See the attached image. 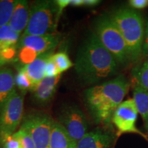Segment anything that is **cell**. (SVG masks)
I'll list each match as a JSON object with an SVG mask.
<instances>
[{
    "label": "cell",
    "instance_id": "cell-12",
    "mask_svg": "<svg viewBox=\"0 0 148 148\" xmlns=\"http://www.w3.org/2000/svg\"><path fill=\"white\" fill-rule=\"evenodd\" d=\"M61 75L56 77H45L32 90L33 99L37 104L46 106L51 102L54 97Z\"/></svg>",
    "mask_w": 148,
    "mask_h": 148
},
{
    "label": "cell",
    "instance_id": "cell-21",
    "mask_svg": "<svg viewBox=\"0 0 148 148\" xmlns=\"http://www.w3.org/2000/svg\"><path fill=\"white\" fill-rule=\"evenodd\" d=\"M51 59L56 65L59 73L60 74L67 71L74 65L71 59L69 58V56L64 51H60V52L53 53L51 56Z\"/></svg>",
    "mask_w": 148,
    "mask_h": 148
},
{
    "label": "cell",
    "instance_id": "cell-5",
    "mask_svg": "<svg viewBox=\"0 0 148 148\" xmlns=\"http://www.w3.org/2000/svg\"><path fill=\"white\" fill-rule=\"evenodd\" d=\"M95 34L110 52L119 65L125 66L130 62L128 49L121 32L110 16L103 15L95 22Z\"/></svg>",
    "mask_w": 148,
    "mask_h": 148
},
{
    "label": "cell",
    "instance_id": "cell-22",
    "mask_svg": "<svg viewBox=\"0 0 148 148\" xmlns=\"http://www.w3.org/2000/svg\"><path fill=\"white\" fill-rule=\"evenodd\" d=\"M15 84L23 94H25V92L27 90H31L32 89V82L28 75L21 67L18 68L17 73L15 75Z\"/></svg>",
    "mask_w": 148,
    "mask_h": 148
},
{
    "label": "cell",
    "instance_id": "cell-6",
    "mask_svg": "<svg viewBox=\"0 0 148 148\" xmlns=\"http://www.w3.org/2000/svg\"><path fill=\"white\" fill-rule=\"evenodd\" d=\"M61 38L58 32L41 36H21L17 44L20 62L23 65L29 64L42 53L53 50Z\"/></svg>",
    "mask_w": 148,
    "mask_h": 148
},
{
    "label": "cell",
    "instance_id": "cell-19",
    "mask_svg": "<svg viewBox=\"0 0 148 148\" xmlns=\"http://www.w3.org/2000/svg\"><path fill=\"white\" fill-rule=\"evenodd\" d=\"M18 0H0V28L8 25Z\"/></svg>",
    "mask_w": 148,
    "mask_h": 148
},
{
    "label": "cell",
    "instance_id": "cell-26",
    "mask_svg": "<svg viewBox=\"0 0 148 148\" xmlns=\"http://www.w3.org/2000/svg\"><path fill=\"white\" fill-rule=\"evenodd\" d=\"M101 1L98 0H70V5L74 6L92 7L99 4Z\"/></svg>",
    "mask_w": 148,
    "mask_h": 148
},
{
    "label": "cell",
    "instance_id": "cell-27",
    "mask_svg": "<svg viewBox=\"0 0 148 148\" xmlns=\"http://www.w3.org/2000/svg\"><path fill=\"white\" fill-rule=\"evenodd\" d=\"M129 5L134 10H141L145 8L148 5V0H130Z\"/></svg>",
    "mask_w": 148,
    "mask_h": 148
},
{
    "label": "cell",
    "instance_id": "cell-15",
    "mask_svg": "<svg viewBox=\"0 0 148 148\" xmlns=\"http://www.w3.org/2000/svg\"><path fill=\"white\" fill-rule=\"evenodd\" d=\"M15 75L8 68L0 69V109L16 91Z\"/></svg>",
    "mask_w": 148,
    "mask_h": 148
},
{
    "label": "cell",
    "instance_id": "cell-1",
    "mask_svg": "<svg viewBox=\"0 0 148 148\" xmlns=\"http://www.w3.org/2000/svg\"><path fill=\"white\" fill-rule=\"evenodd\" d=\"M73 64L77 76L85 84H94L113 76L119 67L94 32L79 46Z\"/></svg>",
    "mask_w": 148,
    "mask_h": 148
},
{
    "label": "cell",
    "instance_id": "cell-29",
    "mask_svg": "<svg viewBox=\"0 0 148 148\" xmlns=\"http://www.w3.org/2000/svg\"><path fill=\"white\" fill-rule=\"evenodd\" d=\"M56 3L58 5L60 10L62 12L64 9L65 8L67 5H70V0H58V1H56Z\"/></svg>",
    "mask_w": 148,
    "mask_h": 148
},
{
    "label": "cell",
    "instance_id": "cell-11",
    "mask_svg": "<svg viewBox=\"0 0 148 148\" xmlns=\"http://www.w3.org/2000/svg\"><path fill=\"white\" fill-rule=\"evenodd\" d=\"M114 136L107 130L97 127L89 131L76 143L77 148H113Z\"/></svg>",
    "mask_w": 148,
    "mask_h": 148
},
{
    "label": "cell",
    "instance_id": "cell-17",
    "mask_svg": "<svg viewBox=\"0 0 148 148\" xmlns=\"http://www.w3.org/2000/svg\"><path fill=\"white\" fill-rule=\"evenodd\" d=\"M133 99L136 103L138 114L143 118L145 129L148 130V91L137 84L133 89Z\"/></svg>",
    "mask_w": 148,
    "mask_h": 148
},
{
    "label": "cell",
    "instance_id": "cell-20",
    "mask_svg": "<svg viewBox=\"0 0 148 148\" xmlns=\"http://www.w3.org/2000/svg\"><path fill=\"white\" fill-rule=\"evenodd\" d=\"M132 75L138 86L148 91V60L134 68Z\"/></svg>",
    "mask_w": 148,
    "mask_h": 148
},
{
    "label": "cell",
    "instance_id": "cell-30",
    "mask_svg": "<svg viewBox=\"0 0 148 148\" xmlns=\"http://www.w3.org/2000/svg\"><path fill=\"white\" fill-rule=\"evenodd\" d=\"M147 136H148V130H147Z\"/></svg>",
    "mask_w": 148,
    "mask_h": 148
},
{
    "label": "cell",
    "instance_id": "cell-23",
    "mask_svg": "<svg viewBox=\"0 0 148 148\" xmlns=\"http://www.w3.org/2000/svg\"><path fill=\"white\" fill-rule=\"evenodd\" d=\"M17 57V45L0 49V69L5 64L13 62Z\"/></svg>",
    "mask_w": 148,
    "mask_h": 148
},
{
    "label": "cell",
    "instance_id": "cell-14",
    "mask_svg": "<svg viewBox=\"0 0 148 148\" xmlns=\"http://www.w3.org/2000/svg\"><path fill=\"white\" fill-rule=\"evenodd\" d=\"M29 11L30 7L28 1L25 0H18L8 24L14 32L20 34L25 31L28 24Z\"/></svg>",
    "mask_w": 148,
    "mask_h": 148
},
{
    "label": "cell",
    "instance_id": "cell-25",
    "mask_svg": "<svg viewBox=\"0 0 148 148\" xmlns=\"http://www.w3.org/2000/svg\"><path fill=\"white\" fill-rule=\"evenodd\" d=\"M59 75H61V74L59 73V71L58 68H57L56 65L54 62H53L52 60H51L50 58L49 60H48L47 64H46L45 77H56Z\"/></svg>",
    "mask_w": 148,
    "mask_h": 148
},
{
    "label": "cell",
    "instance_id": "cell-28",
    "mask_svg": "<svg viewBox=\"0 0 148 148\" xmlns=\"http://www.w3.org/2000/svg\"><path fill=\"white\" fill-rule=\"evenodd\" d=\"M142 53L143 55L148 56V20L145 21V35H144L143 47H142Z\"/></svg>",
    "mask_w": 148,
    "mask_h": 148
},
{
    "label": "cell",
    "instance_id": "cell-8",
    "mask_svg": "<svg viewBox=\"0 0 148 148\" xmlns=\"http://www.w3.org/2000/svg\"><path fill=\"white\" fill-rule=\"evenodd\" d=\"M24 94L16 90L0 109V139L18 130L23 118Z\"/></svg>",
    "mask_w": 148,
    "mask_h": 148
},
{
    "label": "cell",
    "instance_id": "cell-3",
    "mask_svg": "<svg viewBox=\"0 0 148 148\" xmlns=\"http://www.w3.org/2000/svg\"><path fill=\"white\" fill-rule=\"evenodd\" d=\"M124 38L130 61L140 58L145 35V21L140 12L131 8H119L110 15Z\"/></svg>",
    "mask_w": 148,
    "mask_h": 148
},
{
    "label": "cell",
    "instance_id": "cell-2",
    "mask_svg": "<svg viewBox=\"0 0 148 148\" xmlns=\"http://www.w3.org/2000/svg\"><path fill=\"white\" fill-rule=\"evenodd\" d=\"M129 89L128 81L123 75H119L85 90L84 103L96 123L110 124L114 112L123 101Z\"/></svg>",
    "mask_w": 148,
    "mask_h": 148
},
{
    "label": "cell",
    "instance_id": "cell-13",
    "mask_svg": "<svg viewBox=\"0 0 148 148\" xmlns=\"http://www.w3.org/2000/svg\"><path fill=\"white\" fill-rule=\"evenodd\" d=\"M53 50L47 51L41 54L38 58H36L31 63L25 64L22 66L21 68L25 71V73L28 75L32 87L30 91L36 87L37 84L45 77V67L48 60L51 58L53 54Z\"/></svg>",
    "mask_w": 148,
    "mask_h": 148
},
{
    "label": "cell",
    "instance_id": "cell-24",
    "mask_svg": "<svg viewBox=\"0 0 148 148\" xmlns=\"http://www.w3.org/2000/svg\"><path fill=\"white\" fill-rule=\"evenodd\" d=\"M0 148H23V144L17 133L0 139Z\"/></svg>",
    "mask_w": 148,
    "mask_h": 148
},
{
    "label": "cell",
    "instance_id": "cell-9",
    "mask_svg": "<svg viewBox=\"0 0 148 148\" xmlns=\"http://www.w3.org/2000/svg\"><path fill=\"white\" fill-rule=\"evenodd\" d=\"M57 121L76 143L89 132L87 119L84 112L76 105L64 106L59 113Z\"/></svg>",
    "mask_w": 148,
    "mask_h": 148
},
{
    "label": "cell",
    "instance_id": "cell-10",
    "mask_svg": "<svg viewBox=\"0 0 148 148\" xmlns=\"http://www.w3.org/2000/svg\"><path fill=\"white\" fill-rule=\"evenodd\" d=\"M138 112L133 98L123 101L116 109L112 118V122L120 136L125 133L138 134L148 141V136L136 127Z\"/></svg>",
    "mask_w": 148,
    "mask_h": 148
},
{
    "label": "cell",
    "instance_id": "cell-4",
    "mask_svg": "<svg viewBox=\"0 0 148 148\" xmlns=\"http://www.w3.org/2000/svg\"><path fill=\"white\" fill-rule=\"evenodd\" d=\"M62 12L56 1H36L30 5L28 24L22 36H41L56 33Z\"/></svg>",
    "mask_w": 148,
    "mask_h": 148
},
{
    "label": "cell",
    "instance_id": "cell-7",
    "mask_svg": "<svg viewBox=\"0 0 148 148\" xmlns=\"http://www.w3.org/2000/svg\"><path fill=\"white\" fill-rule=\"evenodd\" d=\"M53 121L45 112H31L23 116L19 128L28 133L36 148H49Z\"/></svg>",
    "mask_w": 148,
    "mask_h": 148
},
{
    "label": "cell",
    "instance_id": "cell-16",
    "mask_svg": "<svg viewBox=\"0 0 148 148\" xmlns=\"http://www.w3.org/2000/svg\"><path fill=\"white\" fill-rule=\"evenodd\" d=\"M49 148H77L76 143L56 120L53 121Z\"/></svg>",
    "mask_w": 148,
    "mask_h": 148
},
{
    "label": "cell",
    "instance_id": "cell-18",
    "mask_svg": "<svg viewBox=\"0 0 148 148\" xmlns=\"http://www.w3.org/2000/svg\"><path fill=\"white\" fill-rule=\"evenodd\" d=\"M20 34L14 32L9 25L0 28V49L17 45Z\"/></svg>",
    "mask_w": 148,
    "mask_h": 148
}]
</instances>
